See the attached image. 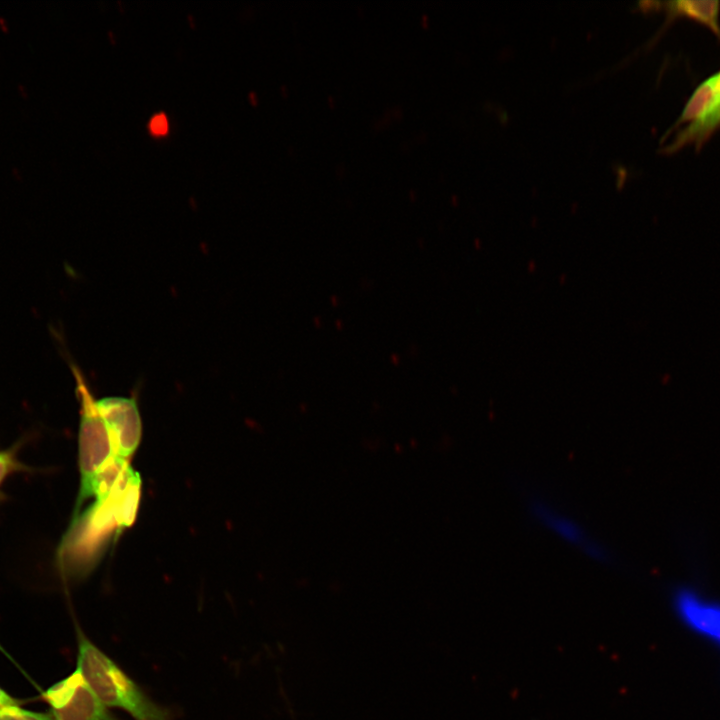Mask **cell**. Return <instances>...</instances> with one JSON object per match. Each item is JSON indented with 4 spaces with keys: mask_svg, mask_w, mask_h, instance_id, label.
Instances as JSON below:
<instances>
[{
    "mask_svg": "<svg viewBox=\"0 0 720 720\" xmlns=\"http://www.w3.org/2000/svg\"><path fill=\"white\" fill-rule=\"evenodd\" d=\"M77 634L76 668L107 708L122 709L135 720H170L168 711L151 700L110 657L81 632Z\"/></svg>",
    "mask_w": 720,
    "mask_h": 720,
    "instance_id": "obj_1",
    "label": "cell"
},
{
    "mask_svg": "<svg viewBox=\"0 0 720 720\" xmlns=\"http://www.w3.org/2000/svg\"><path fill=\"white\" fill-rule=\"evenodd\" d=\"M70 369L76 383V394L80 402L79 424V470L80 488L74 510L77 515L83 503L89 498L94 479L119 459L115 456L105 423L98 413L94 397L77 365L70 362Z\"/></svg>",
    "mask_w": 720,
    "mask_h": 720,
    "instance_id": "obj_2",
    "label": "cell"
},
{
    "mask_svg": "<svg viewBox=\"0 0 720 720\" xmlns=\"http://www.w3.org/2000/svg\"><path fill=\"white\" fill-rule=\"evenodd\" d=\"M530 513L541 528L560 542L592 559H607L605 547L576 516L564 508L547 499H534L530 503Z\"/></svg>",
    "mask_w": 720,
    "mask_h": 720,
    "instance_id": "obj_3",
    "label": "cell"
},
{
    "mask_svg": "<svg viewBox=\"0 0 720 720\" xmlns=\"http://www.w3.org/2000/svg\"><path fill=\"white\" fill-rule=\"evenodd\" d=\"M94 404L108 430L115 456L127 460L136 451L142 435L135 398L108 396L95 398Z\"/></svg>",
    "mask_w": 720,
    "mask_h": 720,
    "instance_id": "obj_4",
    "label": "cell"
},
{
    "mask_svg": "<svg viewBox=\"0 0 720 720\" xmlns=\"http://www.w3.org/2000/svg\"><path fill=\"white\" fill-rule=\"evenodd\" d=\"M51 713L55 720H118L97 698L84 679L69 701L59 709H51Z\"/></svg>",
    "mask_w": 720,
    "mask_h": 720,
    "instance_id": "obj_5",
    "label": "cell"
},
{
    "mask_svg": "<svg viewBox=\"0 0 720 720\" xmlns=\"http://www.w3.org/2000/svg\"><path fill=\"white\" fill-rule=\"evenodd\" d=\"M668 20L686 18L707 27L720 41V2L678 0L663 4Z\"/></svg>",
    "mask_w": 720,
    "mask_h": 720,
    "instance_id": "obj_6",
    "label": "cell"
},
{
    "mask_svg": "<svg viewBox=\"0 0 720 720\" xmlns=\"http://www.w3.org/2000/svg\"><path fill=\"white\" fill-rule=\"evenodd\" d=\"M83 677L78 668L66 678L56 682L45 690L42 697L50 704L51 709L63 707L74 694Z\"/></svg>",
    "mask_w": 720,
    "mask_h": 720,
    "instance_id": "obj_7",
    "label": "cell"
},
{
    "mask_svg": "<svg viewBox=\"0 0 720 720\" xmlns=\"http://www.w3.org/2000/svg\"><path fill=\"white\" fill-rule=\"evenodd\" d=\"M0 720H55L50 712H35L17 704L0 706Z\"/></svg>",
    "mask_w": 720,
    "mask_h": 720,
    "instance_id": "obj_8",
    "label": "cell"
},
{
    "mask_svg": "<svg viewBox=\"0 0 720 720\" xmlns=\"http://www.w3.org/2000/svg\"><path fill=\"white\" fill-rule=\"evenodd\" d=\"M19 463L12 450L0 451V484L8 474L17 469Z\"/></svg>",
    "mask_w": 720,
    "mask_h": 720,
    "instance_id": "obj_9",
    "label": "cell"
},
{
    "mask_svg": "<svg viewBox=\"0 0 720 720\" xmlns=\"http://www.w3.org/2000/svg\"><path fill=\"white\" fill-rule=\"evenodd\" d=\"M150 130L155 135H164L168 131V120L163 113L156 114L150 121Z\"/></svg>",
    "mask_w": 720,
    "mask_h": 720,
    "instance_id": "obj_10",
    "label": "cell"
},
{
    "mask_svg": "<svg viewBox=\"0 0 720 720\" xmlns=\"http://www.w3.org/2000/svg\"><path fill=\"white\" fill-rule=\"evenodd\" d=\"M16 700L0 687V706L15 704Z\"/></svg>",
    "mask_w": 720,
    "mask_h": 720,
    "instance_id": "obj_11",
    "label": "cell"
},
{
    "mask_svg": "<svg viewBox=\"0 0 720 720\" xmlns=\"http://www.w3.org/2000/svg\"><path fill=\"white\" fill-rule=\"evenodd\" d=\"M0 29H1L3 32H8V31H9V26H8V24H7V21H6L5 18L2 17V16H0Z\"/></svg>",
    "mask_w": 720,
    "mask_h": 720,
    "instance_id": "obj_12",
    "label": "cell"
},
{
    "mask_svg": "<svg viewBox=\"0 0 720 720\" xmlns=\"http://www.w3.org/2000/svg\"><path fill=\"white\" fill-rule=\"evenodd\" d=\"M18 91L20 92V94L23 97H27L28 93H27L26 87L23 86L22 84H18Z\"/></svg>",
    "mask_w": 720,
    "mask_h": 720,
    "instance_id": "obj_13",
    "label": "cell"
}]
</instances>
